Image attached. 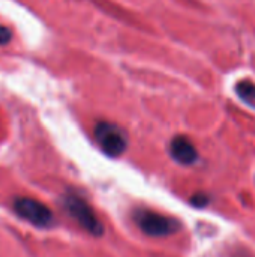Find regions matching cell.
Returning a JSON list of instances; mask_svg holds the SVG:
<instances>
[{
    "instance_id": "8992f818",
    "label": "cell",
    "mask_w": 255,
    "mask_h": 257,
    "mask_svg": "<svg viewBox=\"0 0 255 257\" xmlns=\"http://www.w3.org/2000/svg\"><path fill=\"white\" fill-rule=\"evenodd\" d=\"M236 92L243 102L255 108V83H251L248 80L239 81L236 86Z\"/></svg>"
},
{
    "instance_id": "277c9868",
    "label": "cell",
    "mask_w": 255,
    "mask_h": 257,
    "mask_svg": "<svg viewBox=\"0 0 255 257\" xmlns=\"http://www.w3.org/2000/svg\"><path fill=\"white\" fill-rule=\"evenodd\" d=\"M14 211L15 214L29 221L36 227H48L53 224V212L44 203L29 199V197H18L14 200Z\"/></svg>"
},
{
    "instance_id": "52a82bcc",
    "label": "cell",
    "mask_w": 255,
    "mask_h": 257,
    "mask_svg": "<svg viewBox=\"0 0 255 257\" xmlns=\"http://www.w3.org/2000/svg\"><path fill=\"white\" fill-rule=\"evenodd\" d=\"M191 203L197 208H204L206 205H209V196H206L204 193H198V194L192 196Z\"/></svg>"
},
{
    "instance_id": "6da1fadb",
    "label": "cell",
    "mask_w": 255,
    "mask_h": 257,
    "mask_svg": "<svg viewBox=\"0 0 255 257\" xmlns=\"http://www.w3.org/2000/svg\"><path fill=\"white\" fill-rule=\"evenodd\" d=\"M135 224L140 227V230L152 238H164L170 236L176 232L180 230V223L171 217L149 211V209H141L134 214Z\"/></svg>"
},
{
    "instance_id": "3957f363",
    "label": "cell",
    "mask_w": 255,
    "mask_h": 257,
    "mask_svg": "<svg viewBox=\"0 0 255 257\" xmlns=\"http://www.w3.org/2000/svg\"><path fill=\"white\" fill-rule=\"evenodd\" d=\"M95 140L98 146L110 157L122 155L128 148V136L126 133L116 123L111 122H98L95 125Z\"/></svg>"
},
{
    "instance_id": "ba28073f",
    "label": "cell",
    "mask_w": 255,
    "mask_h": 257,
    "mask_svg": "<svg viewBox=\"0 0 255 257\" xmlns=\"http://www.w3.org/2000/svg\"><path fill=\"white\" fill-rule=\"evenodd\" d=\"M9 39H11V32H9V29L0 24V45L8 44Z\"/></svg>"
},
{
    "instance_id": "7a4b0ae2",
    "label": "cell",
    "mask_w": 255,
    "mask_h": 257,
    "mask_svg": "<svg viewBox=\"0 0 255 257\" xmlns=\"http://www.w3.org/2000/svg\"><path fill=\"white\" fill-rule=\"evenodd\" d=\"M63 206L66 212L90 235L101 236L104 233V226L93 212L92 206L77 194H66L63 197Z\"/></svg>"
},
{
    "instance_id": "5b68a950",
    "label": "cell",
    "mask_w": 255,
    "mask_h": 257,
    "mask_svg": "<svg viewBox=\"0 0 255 257\" xmlns=\"http://www.w3.org/2000/svg\"><path fill=\"white\" fill-rule=\"evenodd\" d=\"M170 155L174 161L183 166H192L198 160L195 145L185 136H177L170 142Z\"/></svg>"
}]
</instances>
